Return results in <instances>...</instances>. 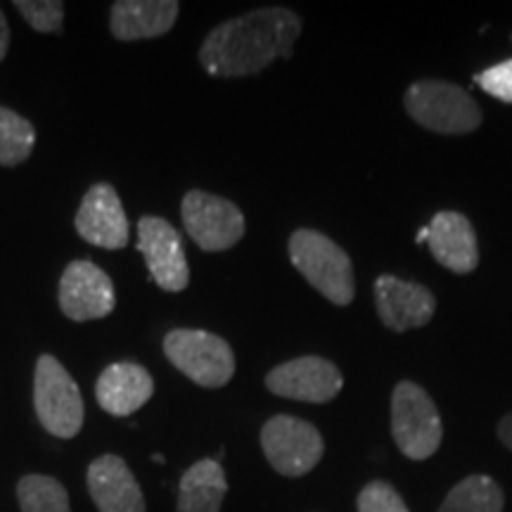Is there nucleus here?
Returning <instances> with one entry per match:
<instances>
[{"instance_id": "obj_15", "label": "nucleus", "mask_w": 512, "mask_h": 512, "mask_svg": "<svg viewBox=\"0 0 512 512\" xmlns=\"http://www.w3.org/2000/svg\"><path fill=\"white\" fill-rule=\"evenodd\" d=\"M427 245L441 266L458 275L472 273L479 264L475 228L458 211H439L434 216Z\"/></svg>"}, {"instance_id": "obj_5", "label": "nucleus", "mask_w": 512, "mask_h": 512, "mask_svg": "<svg viewBox=\"0 0 512 512\" xmlns=\"http://www.w3.org/2000/svg\"><path fill=\"white\" fill-rule=\"evenodd\" d=\"M164 354L185 377L204 389H219L233 380L235 356L226 339L207 330H171Z\"/></svg>"}, {"instance_id": "obj_25", "label": "nucleus", "mask_w": 512, "mask_h": 512, "mask_svg": "<svg viewBox=\"0 0 512 512\" xmlns=\"http://www.w3.org/2000/svg\"><path fill=\"white\" fill-rule=\"evenodd\" d=\"M10 48V27H8V19H5L3 10H0V62L5 60Z\"/></svg>"}, {"instance_id": "obj_14", "label": "nucleus", "mask_w": 512, "mask_h": 512, "mask_svg": "<svg viewBox=\"0 0 512 512\" xmlns=\"http://www.w3.org/2000/svg\"><path fill=\"white\" fill-rule=\"evenodd\" d=\"M88 491L100 512H145V496L131 467L112 453L88 467Z\"/></svg>"}, {"instance_id": "obj_6", "label": "nucleus", "mask_w": 512, "mask_h": 512, "mask_svg": "<svg viewBox=\"0 0 512 512\" xmlns=\"http://www.w3.org/2000/svg\"><path fill=\"white\" fill-rule=\"evenodd\" d=\"M34 406L41 425L57 439H74L83 427V399L55 356H41L34 373Z\"/></svg>"}, {"instance_id": "obj_19", "label": "nucleus", "mask_w": 512, "mask_h": 512, "mask_svg": "<svg viewBox=\"0 0 512 512\" xmlns=\"http://www.w3.org/2000/svg\"><path fill=\"white\" fill-rule=\"evenodd\" d=\"M503 505V489L494 479L472 475L448 491L439 512H503Z\"/></svg>"}, {"instance_id": "obj_22", "label": "nucleus", "mask_w": 512, "mask_h": 512, "mask_svg": "<svg viewBox=\"0 0 512 512\" xmlns=\"http://www.w3.org/2000/svg\"><path fill=\"white\" fill-rule=\"evenodd\" d=\"M15 8L22 12L29 27L41 34H60L64 19V3L60 0H15Z\"/></svg>"}, {"instance_id": "obj_23", "label": "nucleus", "mask_w": 512, "mask_h": 512, "mask_svg": "<svg viewBox=\"0 0 512 512\" xmlns=\"http://www.w3.org/2000/svg\"><path fill=\"white\" fill-rule=\"evenodd\" d=\"M358 512H411L408 505L403 503L399 491L387 482H370L363 486L361 494H358Z\"/></svg>"}, {"instance_id": "obj_2", "label": "nucleus", "mask_w": 512, "mask_h": 512, "mask_svg": "<svg viewBox=\"0 0 512 512\" xmlns=\"http://www.w3.org/2000/svg\"><path fill=\"white\" fill-rule=\"evenodd\" d=\"M290 259L316 290L332 304L354 302V264L342 247L311 228L294 230L290 238Z\"/></svg>"}, {"instance_id": "obj_20", "label": "nucleus", "mask_w": 512, "mask_h": 512, "mask_svg": "<svg viewBox=\"0 0 512 512\" xmlns=\"http://www.w3.org/2000/svg\"><path fill=\"white\" fill-rule=\"evenodd\" d=\"M36 143V128L22 114L0 107V166L27 162Z\"/></svg>"}, {"instance_id": "obj_13", "label": "nucleus", "mask_w": 512, "mask_h": 512, "mask_svg": "<svg viewBox=\"0 0 512 512\" xmlns=\"http://www.w3.org/2000/svg\"><path fill=\"white\" fill-rule=\"evenodd\" d=\"M375 304L382 323L394 332L422 328L437 311V299L425 285L408 283L394 275H380L375 280Z\"/></svg>"}, {"instance_id": "obj_8", "label": "nucleus", "mask_w": 512, "mask_h": 512, "mask_svg": "<svg viewBox=\"0 0 512 512\" xmlns=\"http://www.w3.org/2000/svg\"><path fill=\"white\" fill-rule=\"evenodd\" d=\"M183 226L197 247L204 252H226L245 238V216L233 202L190 190L181 204Z\"/></svg>"}, {"instance_id": "obj_10", "label": "nucleus", "mask_w": 512, "mask_h": 512, "mask_svg": "<svg viewBox=\"0 0 512 512\" xmlns=\"http://www.w3.org/2000/svg\"><path fill=\"white\" fill-rule=\"evenodd\" d=\"M268 392L304 403H328L342 392L344 377L335 363L320 356L292 358L266 375Z\"/></svg>"}, {"instance_id": "obj_16", "label": "nucleus", "mask_w": 512, "mask_h": 512, "mask_svg": "<svg viewBox=\"0 0 512 512\" xmlns=\"http://www.w3.org/2000/svg\"><path fill=\"white\" fill-rule=\"evenodd\" d=\"M152 394H155L152 375L138 363H114L102 370L98 384H95L100 408L117 418L136 413L152 399Z\"/></svg>"}, {"instance_id": "obj_27", "label": "nucleus", "mask_w": 512, "mask_h": 512, "mask_svg": "<svg viewBox=\"0 0 512 512\" xmlns=\"http://www.w3.org/2000/svg\"><path fill=\"white\" fill-rule=\"evenodd\" d=\"M427 238H430V226L418 230V238H415V242H427Z\"/></svg>"}, {"instance_id": "obj_11", "label": "nucleus", "mask_w": 512, "mask_h": 512, "mask_svg": "<svg viewBox=\"0 0 512 512\" xmlns=\"http://www.w3.org/2000/svg\"><path fill=\"white\" fill-rule=\"evenodd\" d=\"M117 294L110 275L93 261H72L60 280V309L67 318L83 323L110 316Z\"/></svg>"}, {"instance_id": "obj_12", "label": "nucleus", "mask_w": 512, "mask_h": 512, "mask_svg": "<svg viewBox=\"0 0 512 512\" xmlns=\"http://www.w3.org/2000/svg\"><path fill=\"white\" fill-rule=\"evenodd\" d=\"M76 230L86 242L102 249L128 245V219L117 190L110 183H95L76 211Z\"/></svg>"}, {"instance_id": "obj_4", "label": "nucleus", "mask_w": 512, "mask_h": 512, "mask_svg": "<svg viewBox=\"0 0 512 512\" xmlns=\"http://www.w3.org/2000/svg\"><path fill=\"white\" fill-rule=\"evenodd\" d=\"M392 434L399 451L411 460L432 458L441 446V415L420 384L403 380L394 387Z\"/></svg>"}, {"instance_id": "obj_9", "label": "nucleus", "mask_w": 512, "mask_h": 512, "mask_svg": "<svg viewBox=\"0 0 512 512\" xmlns=\"http://www.w3.org/2000/svg\"><path fill=\"white\" fill-rule=\"evenodd\" d=\"M138 249L145 256L152 280L166 292H183L190 283V266L178 230L159 216L138 223Z\"/></svg>"}, {"instance_id": "obj_17", "label": "nucleus", "mask_w": 512, "mask_h": 512, "mask_svg": "<svg viewBox=\"0 0 512 512\" xmlns=\"http://www.w3.org/2000/svg\"><path fill=\"white\" fill-rule=\"evenodd\" d=\"M181 5L176 0H117L110 27L119 41H143L169 34Z\"/></svg>"}, {"instance_id": "obj_1", "label": "nucleus", "mask_w": 512, "mask_h": 512, "mask_svg": "<svg viewBox=\"0 0 512 512\" xmlns=\"http://www.w3.org/2000/svg\"><path fill=\"white\" fill-rule=\"evenodd\" d=\"M302 34V19L285 8H261L228 19L204 38L200 62L211 76L233 79L266 69L275 60H287Z\"/></svg>"}, {"instance_id": "obj_3", "label": "nucleus", "mask_w": 512, "mask_h": 512, "mask_svg": "<svg viewBox=\"0 0 512 512\" xmlns=\"http://www.w3.org/2000/svg\"><path fill=\"white\" fill-rule=\"evenodd\" d=\"M406 110L420 126L446 136H463L477 131L482 124V112L465 88L446 81H415L408 88Z\"/></svg>"}, {"instance_id": "obj_26", "label": "nucleus", "mask_w": 512, "mask_h": 512, "mask_svg": "<svg viewBox=\"0 0 512 512\" xmlns=\"http://www.w3.org/2000/svg\"><path fill=\"white\" fill-rule=\"evenodd\" d=\"M498 439H501L503 444L512 451V413L505 415V418L501 420V425H498Z\"/></svg>"}, {"instance_id": "obj_24", "label": "nucleus", "mask_w": 512, "mask_h": 512, "mask_svg": "<svg viewBox=\"0 0 512 512\" xmlns=\"http://www.w3.org/2000/svg\"><path fill=\"white\" fill-rule=\"evenodd\" d=\"M475 83L491 98L512 105V60L498 62L475 76Z\"/></svg>"}, {"instance_id": "obj_18", "label": "nucleus", "mask_w": 512, "mask_h": 512, "mask_svg": "<svg viewBox=\"0 0 512 512\" xmlns=\"http://www.w3.org/2000/svg\"><path fill=\"white\" fill-rule=\"evenodd\" d=\"M228 494V479L214 458L197 460L181 477L178 512H219Z\"/></svg>"}, {"instance_id": "obj_7", "label": "nucleus", "mask_w": 512, "mask_h": 512, "mask_svg": "<svg viewBox=\"0 0 512 512\" xmlns=\"http://www.w3.org/2000/svg\"><path fill=\"white\" fill-rule=\"evenodd\" d=\"M261 448L273 470L283 477L309 475L325 453L316 427L292 415H273L261 427Z\"/></svg>"}, {"instance_id": "obj_21", "label": "nucleus", "mask_w": 512, "mask_h": 512, "mask_svg": "<svg viewBox=\"0 0 512 512\" xmlns=\"http://www.w3.org/2000/svg\"><path fill=\"white\" fill-rule=\"evenodd\" d=\"M17 498L22 512H72L67 489L53 477L27 475L19 479Z\"/></svg>"}]
</instances>
